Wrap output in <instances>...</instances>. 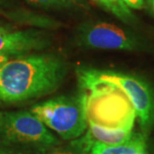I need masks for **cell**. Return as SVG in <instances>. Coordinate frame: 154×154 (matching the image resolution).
I'll return each mask as SVG.
<instances>
[{
  "label": "cell",
  "mask_w": 154,
  "mask_h": 154,
  "mask_svg": "<svg viewBox=\"0 0 154 154\" xmlns=\"http://www.w3.org/2000/svg\"><path fill=\"white\" fill-rule=\"evenodd\" d=\"M76 40L85 48L110 50H134L138 41L131 33L109 22H88L76 30Z\"/></svg>",
  "instance_id": "8992f818"
},
{
  "label": "cell",
  "mask_w": 154,
  "mask_h": 154,
  "mask_svg": "<svg viewBox=\"0 0 154 154\" xmlns=\"http://www.w3.org/2000/svg\"><path fill=\"white\" fill-rule=\"evenodd\" d=\"M152 7H153V11H154V0H152Z\"/></svg>",
  "instance_id": "ac0fdd59"
},
{
  "label": "cell",
  "mask_w": 154,
  "mask_h": 154,
  "mask_svg": "<svg viewBox=\"0 0 154 154\" xmlns=\"http://www.w3.org/2000/svg\"><path fill=\"white\" fill-rule=\"evenodd\" d=\"M66 62L53 54L17 57L0 66V102L15 103L53 93L67 73Z\"/></svg>",
  "instance_id": "6da1fadb"
},
{
  "label": "cell",
  "mask_w": 154,
  "mask_h": 154,
  "mask_svg": "<svg viewBox=\"0 0 154 154\" xmlns=\"http://www.w3.org/2000/svg\"><path fill=\"white\" fill-rule=\"evenodd\" d=\"M147 1H149V2H152V0H147Z\"/></svg>",
  "instance_id": "d6986e66"
},
{
  "label": "cell",
  "mask_w": 154,
  "mask_h": 154,
  "mask_svg": "<svg viewBox=\"0 0 154 154\" xmlns=\"http://www.w3.org/2000/svg\"><path fill=\"white\" fill-rule=\"evenodd\" d=\"M0 154H26L21 151H17L14 149H11L9 146H4L3 147H0Z\"/></svg>",
  "instance_id": "5bb4252c"
},
{
  "label": "cell",
  "mask_w": 154,
  "mask_h": 154,
  "mask_svg": "<svg viewBox=\"0 0 154 154\" xmlns=\"http://www.w3.org/2000/svg\"><path fill=\"white\" fill-rule=\"evenodd\" d=\"M51 44L50 35L45 31L26 29L0 32V53L21 57L29 51H40Z\"/></svg>",
  "instance_id": "52a82bcc"
},
{
  "label": "cell",
  "mask_w": 154,
  "mask_h": 154,
  "mask_svg": "<svg viewBox=\"0 0 154 154\" xmlns=\"http://www.w3.org/2000/svg\"><path fill=\"white\" fill-rule=\"evenodd\" d=\"M30 5L43 10H67L75 5L74 0H26Z\"/></svg>",
  "instance_id": "7c38bea8"
},
{
  "label": "cell",
  "mask_w": 154,
  "mask_h": 154,
  "mask_svg": "<svg viewBox=\"0 0 154 154\" xmlns=\"http://www.w3.org/2000/svg\"><path fill=\"white\" fill-rule=\"evenodd\" d=\"M13 0H0V7H7L11 5Z\"/></svg>",
  "instance_id": "e0dca14e"
},
{
  "label": "cell",
  "mask_w": 154,
  "mask_h": 154,
  "mask_svg": "<svg viewBox=\"0 0 154 154\" xmlns=\"http://www.w3.org/2000/svg\"><path fill=\"white\" fill-rule=\"evenodd\" d=\"M12 29H13V27L11 26V24H9L0 19V32L9 31V30H12Z\"/></svg>",
  "instance_id": "9a60e30c"
},
{
  "label": "cell",
  "mask_w": 154,
  "mask_h": 154,
  "mask_svg": "<svg viewBox=\"0 0 154 154\" xmlns=\"http://www.w3.org/2000/svg\"><path fill=\"white\" fill-rule=\"evenodd\" d=\"M93 71L96 77L115 84L126 94L139 118L141 129L147 132L154 122V94L148 85L130 75L96 69Z\"/></svg>",
  "instance_id": "5b68a950"
},
{
  "label": "cell",
  "mask_w": 154,
  "mask_h": 154,
  "mask_svg": "<svg viewBox=\"0 0 154 154\" xmlns=\"http://www.w3.org/2000/svg\"><path fill=\"white\" fill-rule=\"evenodd\" d=\"M88 129L84 134L88 143L93 146L94 144L105 146H117L130 140L134 134L132 130L122 128H108L88 122Z\"/></svg>",
  "instance_id": "ba28073f"
},
{
  "label": "cell",
  "mask_w": 154,
  "mask_h": 154,
  "mask_svg": "<svg viewBox=\"0 0 154 154\" xmlns=\"http://www.w3.org/2000/svg\"><path fill=\"white\" fill-rule=\"evenodd\" d=\"M31 112L65 140L82 136L88 127L84 93L48 99L33 106Z\"/></svg>",
  "instance_id": "3957f363"
},
{
  "label": "cell",
  "mask_w": 154,
  "mask_h": 154,
  "mask_svg": "<svg viewBox=\"0 0 154 154\" xmlns=\"http://www.w3.org/2000/svg\"><path fill=\"white\" fill-rule=\"evenodd\" d=\"M128 8L135 10H141L145 7L144 0H122Z\"/></svg>",
  "instance_id": "4fadbf2b"
},
{
  "label": "cell",
  "mask_w": 154,
  "mask_h": 154,
  "mask_svg": "<svg viewBox=\"0 0 154 154\" xmlns=\"http://www.w3.org/2000/svg\"><path fill=\"white\" fill-rule=\"evenodd\" d=\"M106 11H109L115 17L125 23H133L135 17L130 9L122 0H94Z\"/></svg>",
  "instance_id": "8fae6325"
},
{
  "label": "cell",
  "mask_w": 154,
  "mask_h": 154,
  "mask_svg": "<svg viewBox=\"0 0 154 154\" xmlns=\"http://www.w3.org/2000/svg\"><path fill=\"white\" fill-rule=\"evenodd\" d=\"M0 141L5 146L36 148L40 152L60 141L31 111H1Z\"/></svg>",
  "instance_id": "277c9868"
},
{
  "label": "cell",
  "mask_w": 154,
  "mask_h": 154,
  "mask_svg": "<svg viewBox=\"0 0 154 154\" xmlns=\"http://www.w3.org/2000/svg\"><path fill=\"white\" fill-rule=\"evenodd\" d=\"M91 145L85 136L72 140L65 145H57L43 151L40 154H89Z\"/></svg>",
  "instance_id": "30bf717a"
},
{
  "label": "cell",
  "mask_w": 154,
  "mask_h": 154,
  "mask_svg": "<svg viewBox=\"0 0 154 154\" xmlns=\"http://www.w3.org/2000/svg\"><path fill=\"white\" fill-rule=\"evenodd\" d=\"M78 78L87 95L88 122L108 128L132 130L136 114L126 94L115 84L102 81L93 69H80Z\"/></svg>",
  "instance_id": "7a4b0ae2"
},
{
  "label": "cell",
  "mask_w": 154,
  "mask_h": 154,
  "mask_svg": "<svg viewBox=\"0 0 154 154\" xmlns=\"http://www.w3.org/2000/svg\"><path fill=\"white\" fill-rule=\"evenodd\" d=\"M89 154H147L146 135L134 133L130 140L117 146H105L94 144Z\"/></svg>",
  "instance_id": "9c48e42d"
},
{
  "label": "cell",
  "mask_w": 154,
  "mask_h": 154,
  "mask_svg": "<svg viewBox=\"0 0 154 154\" xmlns=\"http://www.w3.org/2000/svg\"><path fill=\"white\" fill-rule=\"evenodd\" d=\"M13 56L8 55V54H4V53H0V66L4 65L7 62L11 60V58Z\"/></svg>",
  "instance_id": "2e32d148"
}]
</instances>
